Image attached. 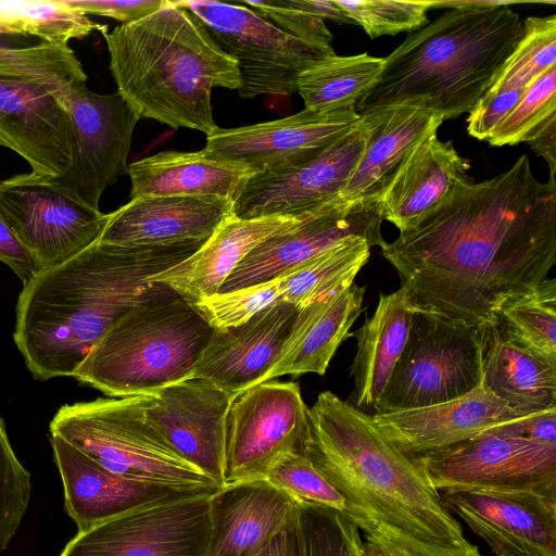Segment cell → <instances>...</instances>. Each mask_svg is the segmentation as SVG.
<instances>
[{"instance_id": "cell-1", "label": "cell", "mask_w": 556, "mask_h": 556, "mask_svg": "<svg viewBox=\"0 0 556 556\" xmlns=\"http://www.w3.org/2000/svg\"><path fill=\"white\" fill-rule=\"evenodd\" d=\"M412 312L484 328L556 264V180L526 154L480 182L462 180L418 224L381 247Z\"/></svg>"}, {"instance_id": "cell-2", "label": "cell", "mask_w": 556, "mask_h": 556, "mask_svg": "<svg viewBox=\"0 0 556 556\" xmlns=\"http://www.w3.org/2000/svg\"><path fill=\"white\" fill-rule=\"evenodd\" d=\"M205 241L125 247L96 242L36 273L18 295L13 339L37 380L72 377L104 332L135 305L168 294L149 281Z\"/></svg>"}, {"instance_id": "cell-3", "label": "cell", "mask_w": 556, "mask_h": 556, "mask_svg": "<svg viewBox=\"0 0 556 556\" xmlns=\"http://www.w3.org/2000/svg\"><path fill=\"white\" fill-rule=\"evenodd\" d=\"M507 1H438L447 10L408 33L384 59L377 81L357 101L364 115L404 101H419L443 119L469 113L492 86L523 33Z\"/></svg>"}, {"instance_id": "cell-4", "label": "cell", "mask_w": 556, "mask_h": 556, "mask_svg": "<svg viewBox=\"0 0 556 556\" xmlns=\"http://www.w3.org/2000/svg\"><path fill=\"white\" fill-rule=\"evenodd\" d=\"M308 419L302 453L351 509L419 540L450 546L467 541L419 463L379 430L371 414L324 391L308 408Z\"/></svg>"}, {"instance_id": "cell-5", "label": "cell", "mask_w": 556, "mask_h": 556, "mask_svg": "<svg viewBox=\"0 0 556 556\" xmlns=\"http://www.w3.org/2000/svg\"><path fill=\"white\" fill-rule=\"evenodd\" d=\"M117 92L141 118L211 135L212 90H239L236 61L175 1L102 34Z\"/></svg>"}, {"instance_id": "cell-6", "label": "cell", "mask_w": 556, "mask_h": 556, "mask_svg": "<svg viewBox=\"0 0 556 556\" xmlns=\"http://www.w3.org/2000/svg\"><path fill=\"white\" fill-rule=\"evenodd\" d=\"M214 328L175 292L115 321L72 376L111 397L154 392L190 378Z\"/></svg>"}, {"instance_id": "cell-7", "label": "cell", "mask_w": 556, "mask_h": 556, "mask_svg": "<svg viewBox=\"0 0 556 556\" xmlns=\"http://www.w3.org/2000/svg\"><path fill=\"white\" fill-rule=\"evenodd\" d=\"M86 83L67 43L0 47V146L26 160L34 174L63 175L74 149L70 102Z\"/></svg>"}, {"instance_id": "cell-8", "label": "cell", "mask_w": 556, "mask_h": 556, "mask_svg": "<svg viewBox=\"0 0 556 556\" xmlns=\"http://www.w3.org/2000/svg\"><path fill=\"white\" fill-rule=\"evenodd\" d=\"M150 396L65 404L50 421V434L119 476L182 488L220 489L223 485L178 456L148 422L144 409Z\"/></svg>"}, {"instance_id": "cell-9", "label": "cell", "mask_w": 556, "mask_h": 556, "mask_svg": "<svg viewBox=\"0 0 556 556\" xmlns=\"http://www.w3.org/2000/svg\"><path fill=\"white\" fill-rule=\"evenodd\" d=\"M485 328L413 312L404 350L374 414L441 404L479 387Z\"/></svg>"}, {"instance_id": "cell-10", "label": "cell", "mask_w": 556, "mask_h": 556, "mask_svg": "<svg viewBox=\"0 0 556 556\" xmlns=\"http://www.w3.org/2000/svg\"><path fill=\"white\" fill-rule=\"evenodd\" d=\"M189 11L215 43L238 66L242 99L289 96L296 92L301 72L313 62L334 54L296 38L244 5L219 1H175Z\"/></svg>"}, {"instance_id": "cell-11", "label": "cell", "mask_w": 556, "mask_h": 556, "mask_svg": "<svg viewBox=\"0 0 556 556\" xmlns=\"http://www.w3.org/2000/svg\"><path fill=\"white\" fill-rule=\"evenodd\" d=\"M0 212L33 258L37 273L94 244L109 214L58 186L52 177L20 174L0 181Z\"/></svg>"}, {"instance_id": "cell-12", "label": "cell", "mask_w": 556, "mask_h": 556, "mask_svg": "<svg viewBox=\"0 0 556 556\" xmlns=\"http://www.w3.org/2000/svg\"><path fill=\"white\" fill-rule=\"evenodd\" d=\"M440 493L535 492L556 495V444L483 433L415 459Z\"/></svg>"}, {"instance_id": "cell-13", "label": "cell", "mask_w": 556, "mask_h": 556, "mask_svg": "<svg viewBox=\"0 0 556 556\" xmlns=\"http://www.w3.org/2000/svg\"><path fill=\"white\" fill-rule=\"evenodd\" d=\"M380 199L341 197L302 213L300 218L260 242L224 282L230 292L271 280L345 242L365 239L381 247Z\"/></svg>"}, {"instance_id": "cell-14", "label": "cell", "mask_w": 556, "mask_h": 556, "mask_svg": "<svg viewBox=\"0 0 556 556\" xmlns=\"http://www.w3.org/2000/svg\"><path fill=\"white\" fill-rule=\"evenodd\" d=\"M308 432L298 383L267 380L238 394L227 417L224 484L264 478L280 457L302 452Z\"/></svg>"}, {"instance_id": "cell-15", "label": "cell", "mask_w": 556, "mask_h": 556, "mask_svg": "<svg viewBox=\"0 0 556 556\" xmlns=\"http://www.w3.org/2000/svg\"><path fill=\"white\" fill-rule=\"evenodd\" d=\"M138 508L77 534L59 556H206L210 496Z\"/></svg>"}, {"instance_id": "cell-16", "label": "cell", "mask_w": 556, "mask_h": 556, "mask_svg": "<svg viewBox=\"0 0 556 556\" xmlns=\"http://www.w3.org/2000/svg\"><path fill=\"white\" fill-rule=\"evenodd\" d=\"M74 149L67 170L53 181L88 206L99 210L103 191L128 174L127 159L140 119L116 91L93 92L84 86L70 102Z\"/></svg>"}, {"instance_id": "cell-17", "label": "cell", "mask_w": 556, "mask_h": 556, "mask_svg": "<svg viewBox=\"0 0 556 556\" xmlns=\"http://www.w3.org/2000/svg\"><path fill=\"white\" fill-rule=\"evenodd\" d=\"M355 108L332 112L303 110L276 121L238 128L217 127L203 151L254 173L306 163L361 124Z\"/></svg>"}, {"instance_id": "cell-18", "label": "cell", "mask_w": 556, "mask_h": 556, "mask_svg": "<svg viewBox=\"0 0 556 556\" xmlns=\"http://www.w3.org/2000/svg\"><path fill=\"white\" fill-rule=\"evenodd\" d=\"M367 137L362 118L354 130L317 157L253 174L233 201L235 215L244 219L294 216L338 198L362 157Z\"/></svg>"}, {"instance_id": "cell-19", "label": "cell", "mask_w": 556, "mask_h": 556, "mask_svg": "<svg viewBox=\"0 0 556 556\" xmlns=\"http://www.w3.org/2000/svg\"><path fill=\"white\" fill-rule=\"evenodd\" d=\"M233 396L190 377L153 394L148 422L184 460L224 485L227 417Z\"/></svg>"}, {"instance_id": "cell-20", "label": "cell", "mask_w": 556, "mask_h": 556, "mask_svg": "<svg viewBox=\"0 0 556 556\" xmlns=\"http://www.w3.org/2000/svg\"><path fill=\"white\" fill-rule=\"evenodd\" d=\"M441 500L495 556H556V495L456 491Z\"/></svg>"}, {"instance_id": "cell-21", "label": "cell", "mask_w": 556, "mask_h": 556, "mask_svg": "<svg viewBox=\"0 0 556 556\" xmlns=\"http://www.w3.org/2000/svg\"><path fill=\"white\" fill-rule=\"evenodd\" d=\"M51 445L63 483L65 509L77 532L138 508L217 491L130 479L106 470L61 438L51 435Z\"/></svg>"}, {"instance_id": "cell-22", "label": "cell", "mask_w": 556, "mask_h": 556, "mask_svg": "<svg viewBox=\"0 0 556 556\" xmlns=\"http://www.w3.org/2000/svg\"><path fill=\"white\" fill-rule=\"evenodd\" d=\"M299 309L271 305L226 330L214 329L193 376L236 397L267 380L278 362Z\"/></svg>"}, {"instance_id": "cell-23", "label": "cell", "mask_w": 556, "mask_h": 556, "mask_svg": "<svg viewBox=\"0 0 556 556\" xmlns=\"http://www.w3.org/2000/svg\"><path fill=\"white\" fill-rule=\"evenodd\" d=\"M371 416L379 430L413 459L444 451L522 417L481 384L448 402Z\"/></svg>"}, {"instance_id": "cell-24", "label": "cell", "mask_w": 556, "mask_h": 556, "mask_svg": "<svg viewBox=\"0 0 556 556\" xmlns=\"http://www.w3.org/2000/svg\"><path fill=\"white\" fill-rule=\"evenodd\" d=\"M233 213L217 195L140 197L109 214L97 242L125 247L206 241Z\"/></svg>"}, {"instance_id": "cell-25", "label": "cell", "mask_w": 556, "mask_h": 556, "mask_svg": "<svg viewBox=\"0 0 556 556\" xmlns=\"http://www.w3.org/2000/svg\"><path fill=\"white\" fill-rule=\"evenodd\" d=\"M298 509L265 478L224 484L210 496L206 556H257Z\"/></svg>"}, {"instance_id": "cell-26", "label": "cell", "mask_w": 556, "mask_h": 556, "mask_svg": "<svg viewBox=\"0 0 556 556\" xmlns=\"http://www.w3.org/2000/svg\"><path fill=\"white\" fill-rule=\"evenodd\" d=\"M368 129L362 157L339 197L380 199V194L408 153L437 134L444 122L419 101H404L361 115Z\"/></svg>"}, {"instance_id": "cell-27", "label": "cell", "mask_w": 556, "mask_h": 556, "mask_svg": "<svg viewBox=\"0 0 556 556\" xmlns=\"http://www.w3.org/2000/svg\"><path fill=\"white\" fill-rule=\"evenodd\" d=\"M300 215L239 218L232 213L193 254L149 278L190 304L217 294L226 279L260 242L295 223Z\"/></svg>"}, {"instance_id": "cell-28", "label": "cell", "mask_w": 556, "mask_h": 556, "mask_svg": "<svg viewBox=\"0 0 556 556\" xmlns=\"http://www.w3.org/2000/svg\"><path fill=\"white\" fill-rule=\"evenodd\" d=\"M470 161L453 141L434 134L416 146L380 194L382 218L400 232L418 224L459 181L466 180Z\"/></svg>"}, {"instance_id": "cell-29", "label": "cell", "mask_w": 556, "mask_h": 556, "mask_svg": "<svg viewBox=\"0 0 556 556\" xmlns=\"http://www.w3.org/2000/svg\"><path fill=\"white\" fill-rule=\"evenodd\" d=\"M365 292V286L353 283L299 309L267 380L308 372L324 376L338 348L353 334L350 330L363 311Z\"/></svg>"}, {"instance_id": "cell-30", "label": "cell", "mask_w": 556, "mask_h": 556, "mask_svg": "<svg viewBox=\"0 0 556 556\" xmlns=\"http://www.w3.org/2000/svg\"><path fill=\"white\" fill-rule=\"evenodd\" d=\"M255 174L238 164L198 152L162 151L128 164L130 199L217 195L235 201Z\"/></svg>"}, {"instance_id": "cell-31", "label": "cell", "mask_w": 556, "mask_h": 556, "mask_svg": "<svg viewBox=\"0 0 556 556\" xmlns=\"http://www.w3.org/2000/svg\"><path fill=\"white\" fill-rule=\"evenodd\" d=\"M481 387L520 416L556 408V364L485 328Z\"/></svg>"}, {"instance_id": "cell-32", "label": "cell", "mask_w": 556, "mask_h": 556, "mask_svg": "<svg viewBox=\"0 0 556 556\" xmlns=\"http://www.w3.org/2000/svg\"><path fill=\"white\" fill-rule=\"evenodd\" d=\"M413 312L402 288L380 294L372 316L353 332L356 351L351 365L353 405L375 410L404 350Z\"/></svg>"}, {"instance_id": "cell-33", "label": "cell", "mask_w": 556, "mask_h": 556, "mask_svg": "<svg viewBox=\"0 0 556 556\" xmlns=\"http://www.w3.org/2000/svg\"><path fill=\"white\" fill-rule=\"evenodd\" d=\"M383 64V58L366 52L350 56L327 55L301 72L296 91L305 110L332 112L353 109L377 81Z\"/></svg>"}, {"instance_id": "cell-34", "label": "cell", "mask_w": 556, "mask_h": 556, "mask_svg": "<svg viewBox=\"0 0 556 556\" xmlns=\"http://www.w3.org/2000/svg\"><path fill=\"white\" fill-rule=\"evenodd\" d=\"M370 248L365 239L345 242L280 275L283 303L301 309L352 286L369 260Z\"/></svg>"}, {"instance_id": "cell-35", "label": "cell", "mask_w": 556, "mask_h": 556, "mask_svg": "<svg viewBox=\"0 0 556 556\" xmlns=\"http://www.w3.org/2000/svg\"><path fill=\"white\" fill-rule=\"evenodd\" d=\"M494 325L514 343L556 364V280L547 278L506 302Z\"/></svg>"}, {"instance_id": "cell-36", "label": "cell", "mask_w": 556, "mask_h": 556, "mask_svg": "<svg viewBox=\"0 0 556 556\" xmlns=\"http://www.w3.org/2000/svg\"><path fill=\"white\" fill-rule=\"evenodd\" d=\"M0 22L7 35H30L51 43H67L94 30L108 31L105 25L93 22L62 0H0Z\"/></svg>"}, {"instance_id": "cell-37", "label": "cell", "mask_w": 556, "mask_h": 556, "mask_svg": "<svg viewBox=\"0 0 556 556\" xmlns=\"http://www.w3.org/2000/svg\"><path fill=\"white\" fill-rule=\"evenodd\" d=\"M556 65V15L529 16L515 50L489 90L528 88L541 74Z\"/></svg>"}, {"instance_id": "cell-38", "label": "cell", "mask_w": 556, "mask_h": 556, "mask_svg": "<svg viewBox=\"0 0 556 556\" xmlns=\"http://www.w3.org/2000/svg\"><path fill=\"white\" fill-rule=\"evenodd\" d=\"M242 4L283 31L327 50L333 49L332 34L326 26V20L353 24L334 0H244Z\"/></svg>"}, {"instance_id": "cell-39", "label": "cell", "mask_w": 556, "mask_h": 556, "mask_svg": "<svg viewBox=\"0 0 556 556\" xmlns=\"http://www.w3.org/2000/svg\"><path fill=\"white\" fill-rule=\"evenodd\" d=\"M300 505L319 507L348 516L350 502L323 476L302 452L280 457L264 477Z\"/></svg>"}, {"instance_id": "cell-40", "label": "cell", "mask_w": 556, "mask_h": 556, "mask_svg": "<svg viewBox=\"0 0 556 556\" xmlns=\"http://www.w3.org/2000/svg\"><path fill=\"white\" fill-rule=\"evenodd\" d=\"M554 115L556 65L529 85L517 104L497 124L486 141L494 147L527 142Z\"/></svg>"}, {"instance_id": "cell-41", "label": "cell", "mask_w": 556, "mask_h": 556, "mask_svg": "<svg viewBox=\"0 0 556 556\" xmlns=\"http://www.w3.org/2000/svg\"><path fill=\"white\" fill-rule=\"evenodd\" d=\"M334 3L371 39L420 29L428 22V11L438 8V1L334 0Z\"/></svg>"}, {"instance_id": "cell-42", "label": "cell", "mask_w": 556, "mask_h": 556, "mask_svg": "<svg viewBox=\"0 0 556 556\" xmlns=\"http://www.w3.org/2000/svg\"><path fill=\"white\" fill-rule=\"evenodd\" d=\"M304 556H359V529L344 515L299 504Z\"/></svg>"}, {"instance_id": "cell-43", "label": "cell", "mask_w": 556, "mask_h": 556, "mask_svg": "<svg viewBox=\"0 0 556 556\" xmlns=\"http://www.w3.org/2000/svg\"><path fill=\"white\" fill-rule=\"evenodd\" d=\"M282 299L283 279L278 276L230 292H218L193 306L214 329L226 330L271 305L283 303Z\"/></svg>"}, {"instance_id": "cell-44", "label": "cell", "mask_w": 556, "mask_h": 556, "mask_svg": "<svg viewBox=\"0 0 556 556\" xmlns=\"http://www.w3.org/2000/svg\"><path fill=\"white\" fill-rule=\"evenodd\" d=\"M30 495V473L16 457L0 418V553L16 534Z\"/></svg>"}, {"instance_id": "cell-45", "label": "cell", "mask_w": 556, "mask_h": 556, "mask_svg": "<svg viewBox=\"0 0 556 556\" xmlns=\"http://www.w3.org/2000/svg\"><path fill=\"white\" fill-rule=\"evenodd\" d=\"M345 517L362 530L365 540L377 545L384 556H482L478 547L469 541L450 546L419 540L355 508Z\"/></svg>"}, {"instance_id": "cell-46", "label": "cell", "mask_w": 556, "mask_h": 556, "mask_svg": "<svg viewBox=\"0 0 556 556\" xmlns=\"http://www.w3.org/2000/svg\"><path fill=\"white\" fill-rule=\"evenodd\" d=\"M526 90L527 88L488 90L469 112L468 134L478 140L486 141L493 129L511 111Z\"/></svg>"}, {"instance_id": "cell-47", "label": "cell", "mask_w": 556, "mask_h": 556, "mask_svg": "<svg viewBox=\"0 0 556 556\" xmlns=\"http://www.w3.org/2000/svg\"><path fill=\"white\" fill-rule=\"evenodd\" d=\"M84 14L114 18L128 24L139 21L168 4L169 0H62Z\"/></svg>"}, {"instance_id": "cell-48", "label": "cell", "mask_w": 556, "mask_h": 556, "mask_svg": "<svg viewBox=\"0 0 556 556\" xmlns=\"http://www.w3.org/2000/svg\"><path fill=\"white\" fill-rule=\"evenodd\" d=\"M489 432L556 444V408L508 420Z\"/></svg>"}, {"instance_id": "cell-49", "label": "cell", "mask_w": 556, "mask_h": 556, "mask_svg": "<svg viewBox=\"0 0 556 556\" xmlns=\"http://www.w3.org/2000/svg\"><path fill=\"white\" fill-rule=\"evenodd\" d=\"M0 262L9 266L26 283L36 273V266L0 212Z\"/></svg>"}, {"instance_id": "cell-50", "label": "cell", "mask_w": 556, "mask_h": 556, "mask_svg": "<svg viewBox=\"0 0 556 556\" xmlns=\"http://www.w3.org/2000/svg\"><path fill=\"white\" fill-rule=\"evenodd\" d=\"M257 556H304L298 514Z\"/></svg>"}, {"instance_id": "cell-51", "label": "cell", "mask_w": 556, "mask_h": 556, "mask_svg": "<svg viewBox=\"0 0 556 556\" xmlns=\"http://www.w3.org/2000/svg\"><path fill=\"white\" fill-rule=\"evenodd\" d=\"M527 143L536 155L546 161L549 179L556 180V115L552 116Z\"/></svg>"}, {"instance_id": "cell-52", "label": "cell", "mask_w": 556, "mask_h": 556, "mask_svg": "<svg viewBox=\"0 0 556 556\" xmlns=\"http://www.w3.org/2000/svg\"><path fill=\"white\" fill-rule=\"evenodd\" d=\"M359 556H384L377 545L365 540L359 547Z\"/></svg>"}, {"instance_id": "cell-53", "label": "cell", "mask_w": 556, "mask_h": 556, "mask_svg": "<svg viewBox=\"0 0 556 556\" xmlns=\"http://www.w3.org/2000/svg\"><path fill=\"white\" fill-rule=\"evenodd\" d=\"M0 34H7V30L1 22H0Z\"/></svg>"}]
</instances>
